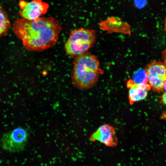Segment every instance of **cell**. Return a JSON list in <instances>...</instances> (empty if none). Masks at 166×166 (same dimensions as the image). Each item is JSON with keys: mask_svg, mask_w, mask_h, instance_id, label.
Segmentation results:
<instances>
[{"mask_svg": "<svg viewBox=\"0 0 166 166\" xmlns=\"http://www.w3.org/2000/svg\"><path fill=\"white\" fill-rule=\"evenodd\" d=\"M12 30L26 49L41 52L55 45L61 27L57 19L51 16L34 20L18 19L13 23Z\"/></svg>", "mask_w": 166, "mask_h": 166, "instance_id": "obj_1", "label": "cell"}, {"mask_svg": "<svg viewBox=\"0 0 166 166\" xmlns=\"http://www.w3.org/2000/svg\"><path fill=\"white\" fill-rule=\"evenodd\" d=\"M73 65L72 82L79 89L86 90L93 87L99 75L104 73L97 57L87 52L76 56Z\"/></svg>", "mask_w": 166, "mask_h": 166, "instance_id": "obj_2", "label": "cell"}, {"mask_svg": "<svg viewBox=\"0 0 166 166\" xmlns=\"http://www.w3.org/2000/svg\"><path fill=\"white\" fill-rule=\"evenodd\" d=\"M95 31L86 28L76 29L72 31L65 44L66 53L77 56L86 52L95 42Z\"/></svg>", "mask_w": 166, "mask_h": 166, "instance_id": "obj_3", "label": "cell"}, {"mask_svg": "<svg viewBox=\"0 0 166 166\" xmlns=\"http://www.w3.org/2000/svg\"><path fill=\"white\" fill-rule=\"evenodd\" d=\"M29 134L24 128L19 127L5 133L0 140L2 148L10 152L22 151L27 143Z\"/></svg>", "mask_w": 166, "mask_h": 166, "instance_id": "obj_4", "label": "cell"}, {"mask_svg": "<svg viewBox=\"0 0 166 166\" xmlns=\"http://www.w3.org/2000/svg\"><path fill=\"white\" fill-rule=\"evenodd\" d=\"M145 70L151 88L157 92L163 90L166 81V64L161 61H152L147 65Z\"/></svg>", "mask_w": 166, "mask_h": 166, "instance_id": "obj_5", "label": "cell"}, {"mask_svg": "<svg viewBox=\"0 0 166 166\" xmlns=\"http://www.w3.org/2000/svg\"><path fill=\"white\" fill-rule=\"evenodd\" d=\"M20 15L23 19L29 20L36 19L45 14L49 7L47 3L40 0H34L27 2L20 1Z\"/></svg>", "mask_w": 166, "mask_h": 166, "instance_id": "obj_6", "label": "cell"}, {"mask_svg": "<svg viewBox=\"0 0 166 166\" xmlns=\"http://www.w3.org/2000/svg\"><path fill=\"white\" fill-rule=\"evenodd\" d=\"M91 141H98L108 147H114L118 140L115 129L112 126L105 124L100 126L90 137Z\"/></svg>", "mask_w": 166, "mask_h": 166, "instance_id": "obj_7", "label": "cell"}, {"mask_svg": "<svg viewBox=\"0 0 166 166\" xmlns=\"http://www.w3.org/2000/svg\"><path fill=\"white\" fill-rule=\"evenodd\" d=\"M127 87L129 89L128 98L130 105L145 99L147 96L148 91L151 89L148 84H136L132 79L127 81Z\"/></svg>", "mask_w": 166, "mask_h": 166, "instance_id": "obj_8", "label": "cell"}, {"mask_svg": "<svg viewBox=\"0 0 166 166\" xmlns=\"http://www.w3.org/2000/svg\"><path fill=\"white\" fill-rule=\"evenodd\" d=\"M11 27L6 13L0 7V38L6 35Z\"/></svg>", "mask_w": 166, "mask_h": 166, "instance_id": "obj_9", "label": "cell"}, {"mask_svg": "<svg viewBox=\"0 0 166 166\" xmlns=\"http://www.w3.org/2000/svg\"><path fill=\"white\" fill-rule=\"evenodd\" d=\"M132 81L136 83L146 84L148 82L147 74L145 69H139L134 73Z\"/></svg>", "mask_w": 166, "mask_h": 166, "instance_id": "obj_10", "label": "cell"}, {"mask_svg": "<svg viewBox=\"0 0 166 166\" xmlns=\"http://www.w3.org/2000/svg\"><path fill=\"white\" fill-rule=\"evenodd\" d=\"M162 57L164 62L166 64V48L162 52Z\"/></svg>", "mask_w": 166, "mask_h": 166, "instance_id": "obj_11", "label": "cell"}, {"mask_svg": "<svg viewBox=\"0 0 166 166\" xmlns=\"http://www.w3.org/2000/svg\"><path fill=\"white\" fill-rule=\"evenodd\" d=\"M161 100L162 102L166 105V92L163 94L162 96Z\"/></svg>", "mask_w": 166, "mask_h": 166, "instance_id": "obj_12", "label": "cell"}, {"mask_svg": "<svg viewBox=\"0 0 166 166\" xmlns=\"http://www.w3.org/2000/svg\"><path fill=\"white\" fill-rule=\"evenodd\" d=\"M164 30L166 33V16L165 18L164 24Z\"/></svg>", "mask_w": 166, "mask_h": 166, "instance_id": "obj_13", "label": "cell"}, {"mask_svg": "<svg viewBox=\"0 0 166 166\" xmlns=\"http://www.w3.org/2000/svg\"><path fill=\"white\" fill-rule=\"evenodd\" d=\"M164 89L166 91V81L165 82L164 85Z\"/></svg>", "mask_w": 166, "mask_h": 166, "instance_id": "obj_14", "label": "cell"}]
</instances>
